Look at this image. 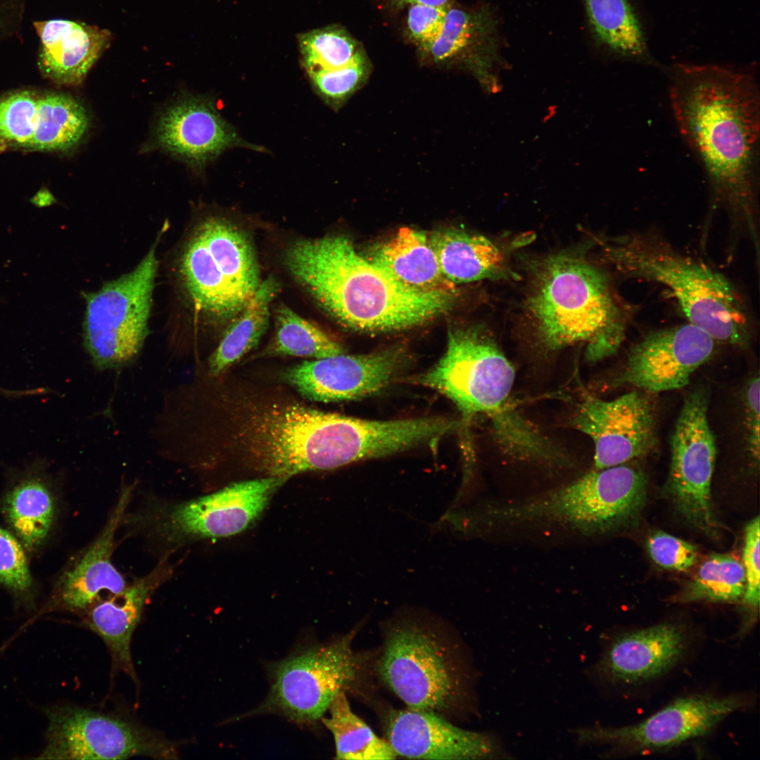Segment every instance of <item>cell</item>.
Returning a JSON list of instances; mask_svg holds the SVG:
<instances>
[{
    "label": "cell",
    "mask_w": 760,
    "mask_h": 760,
    "mask_svg": "<svg viewBox=\"0 0 760 760\" xmlns=\"http://www.w3.org/2000/svg\"><path fill=\"white\" fill-rule=\"evenodd\" d=\"M294 278L349 328L383 332L419 325L450 308L453 294L407 286L359 254L343 236L300 240L287 251Z\"/></svg>",
    "instance_id": "3"
},
{
    "label": "cell",
    "mask_w": 760,
    "mask_h": 760,
    "mask_svg": "<svg viewBox=\"0 0 760 760\" xmlns=\"http://www.w3.org/2000/svg\"><path fill=\"white\" fill-rule=\"evenodd\" d=\"M387 742L410 759H480L505 758L500 742L485 733L460 728L437 712L407 708L391 710L386 718Z\"/></svg>",
    "instance_id": "20"
},
{
    "label": "cell",
    "mask_w": 760,
    "mask_h": 760,
    "mask_svg": "<svg viewBox=\"0 0 760 760\" xmlns=\"http://www.w3.org/2000/svg\"><path fill=\"white\" fill-rule=\"evenodd\" d=\"M0 587L23 599L29 597L32 578L23 546L0 526Z\"/></svg>",
    "instance_id": "38"
},
{
    "label": "cell",
    "mask_w": 760,
    "mask_h": 760,
    "mask_svg": "<svg viewBox=\"0 0 760 760\" xmlns=\"http://www.w3.org/2000/svg\"><path fill=\"white\" fill-rule=\"evenodd\" d=\"M514 380V368L495 341L472 327L450 329L443 357L417 378L451 400L465 418L486 417L505 452L527 447L536 431L513 405Z\"/></svg>",
    "instance_id": "7"
},
{
    "label": "cell",
    "mask_w": 760,
    "mask_h": 760,
    "mask_svg": "<svg viewBox=\"0 0 760 760\" xmlns=\"http://www.w3.org/2000/svg\"><path fill=\"white\" fill-rule=\"evenodd\" d=\"M377 669L410 709L438 712L464 692L465 676L451 651L436 633L417 623L390 630Z\"/></svg>",
    "instance_id": "10"
},
{
    "label": "cell",
    "mask_w": 760,
    "mask_h": 760,
    "mask_svg": "<svg viewBox=\"0 0 760 760\" xmlns=\"http://www.w3.org/2000/svg\"><path fill=\"white\" fill-rule=\"evenodd\" d=\"M715 341L689 322L650 332L630 350L616 383L652 393L681 388L710 358Z\"/></svg>",
    "instance_id": "18"
},
{
    "label": "cell",
    "mask_w": 760,
    "mask_h": 760,
    "mask_svg": "<svg viewBox=\"0 0 760 760\" xmlns=\"http://www.w3.org/2000/svg\"><path fill=\"white\" fill-rule=\"evenodd\" d=\"M598 242L603 259L623 276L666 287L689 323L715 341L747 343L751 315L740 293L723 274L680 253L653 232H633Z\"/></svg>",
    "instance_id": "5"
},
{
    "label": "cell",
    "mask_w": 760,
    "mask_h": 760,
    "mask_svg": "<svg viewBox=\"0 0 760 760\" xmlns=\"http://www.w3.org/2000/svg\"><path fill=\"white\" fill-rule=\"evenodd\" d=\"M322 718L331 733L336 747V759L348 760L394 759L397 755L387 740L379 737L370 727L352 711L345 691L334 698Z\"/></svg>",
    "instance_id": "32"
},
{
    "label": "cell",
    "mask_w": 760,
    "mask_h": 760,
    "mask_svg": "<svg viewBox=\"0 0 760 760\" xmlns=\"http://www.w3.org/2000/svg\"><path fill=\"white\" fill-rule=\"evenodd\" d=\"M231 443L267 476L284 480L400 451L397 420L374 421L281 400H239L231 407Z\"/></svg>",
    "instance_id": "2"
},
{
    "label": "cell",
    "mask_w": 760,
    "mask_h": 760,
    "mask_svg": "<svg viewBox=\"0 0 760 760\" xmlns=\"http://www.w3.org/2000/svg\"><path fill=\"white\" fill-rule=\"evenodd\" d=\"M672 113L707 176L711 208L759 251V90L754 66L675 63Z\"/></svg>",
    "instance_id": "1"
},
{
    "label": "cell",
    "mask_w": 760,
    "mask_h": 760,
    "mask_svg": "<svg viewBox=\"0 0 760 760\" xmlns=\"http://www.w3.org/2000/svg\"><path fill=\"white\" fill-rule=\"evenodd\" d=\"M572 422L593 442L595 469L625 464L647 454L655 445L653 406L638 391L611 400L585 393Z\"/></svg>",
    "instance_id": "15"
},
{
    "label": "cell",
    "mask_w": 760,
    "mask_h": 760,
    "mask_svg": "<svg viewBox=\"0 0 760 760\" xmlns=\"http://www.w3.org/2000/svg\"><path fill=\"white\" fill-rule=\"evenodd\" d=\"M34 26L41 41L40 69L60 84L80 83L110 40L106 30L68 20L36 22Z\"/></svg>",
    "instance_id": "24"
},
{
    "label": "cell",
    "mask_w": 760,
    "mask_h": 760,
    "mask_svg": "<svg viewBox=\"0 0 760 760\" xmlns=\"http://www.w3.org/2000/svg\"><path fill=\"white\" fill-rule=\"evenodd\" d=\"M279 286L272 277L260 283L254 296L234 317L218 346L209 358L208 369L217 376L251 350L265 332L269 322L270 303Z\"/></svg>",
    "instance_id": "30"
},
{
    "label": "cell",
    "mask_w": 760,
    "mask_h": 760,
    "mask_svg": "<svg viewBox=\"0 0 760 760\" xmlns=\"http://www.w3.org/2000/svg\"><path fill=\"white\" fill-rule=\"evenodd\" d=\"M448 8L414 4L410 6L407 29L410 37L422 51L430 46L441 35Z\"/></svg>",
    "instance_id": "41"
},
{
    "label": "cell",
    "mask_w": 760,
    "mask_h": 760,
    "mask_svg": "<svg viewBox=\"0 0 760 760\" xmlns=\"http://www.w3.org/2000/svg\"><path fill=\"white\" fill-rule=\"evenodd\" d=\"M284 481L272 476L243 481L175 505L163 514L158 531L175 542L239 533L262 512Z\"/></svg>",
    "instance_id": "16"
},
{
    "label": "cell",
    "mask_w": 760,
    "mask_h": 760,
    "mask_svg": "<svg viewBox=\"0 0 760 760\" xmlns=\"http://www.w3.org/2000/svg\"><path fill=\"white\" fill-rule=\"evenodd\" d=\"M133 488L122 490L118 502L97 538L61 576L56 588L60 604L80 611L91 605L99 594L122 592L126 581L112 562L115 536L131 500Z\"/></svg>",
    "instance_id": "22"
},
{
    "label": "cell",
    "mask_w": 760,
    "mask_h": 760,
    "mask_svg": "<svg viewBox=\"0 0 760 760\" xmlns=\"http://www.w3.org/2000/svg\"><path fill=\"white\" fill-rule=\"evenodd\" d=\"M749 704L748 697L743 695H691L635 724L581 728L575 730V735L581 744L607 747V754L653 752L703 737L727 716Z\"/></svg>",
    "instance_id": "11"
},
{
    "label": "cell",
    "mask_w": 760,
    "mask_h": 760,
    "mask_svg": "<svg viewBox=\"0 0 760 760\" xmlns=\"http://www.w3.org/2000/svg\"><path fill=\"white\" fill-rule=\"evenodd\" d=\"M39 96L18 91L0 98V151L29 149Z\"/></svg>",
    "instance_id": "36"
},
{
    "label": "cell",
    "mask_w": 760,
    "mask_h": 760,
    "mask_svg": "<svg viewBox=\"0 0 760 760\" xmlns=\"http://www.w3.org/2000/svg\"><path fill=\"white\" fill-rule=\"evenodd\" d=\"M428 238L443 274L454 284L513 276L502 251L482 235L449 229Z\"/></svg>",
    "instance_id": "26"
},
{
    "label": "cell",
    "mask_w": 760,
    "mask_h": 760,
    "mask_svg": "<svg viewBox=\"0 0 760 760\" xmlns=\"http://www.w3.org/2000/svg\"><path fill=\"white\" fill-rule=\"evenodd\" d=\"M591 34L613 55L657 65L652 56L640 18L628 0H583Z\"/></svg>",
    "instance_id": "28"
},
{
    "label": "cell",
    "mask_w": 760,
    "mask_h": 760,
    "mask_svg": "<svg viewBox=\"0 0 760 760\" xmlns=\"http://www.w3.org/2000/svg\"><path fill=\"white\" fill-rule=\"evenodd\" d=\"M367 69L366 57L360 49L348 64L335 69L317 70L308 75L319 96L325 101L337 105L356 89L365 78Z\"/></svg>",
    "instance_id": "37"
},
{
    "label": "cell",
    "mask_w": 760,
    "mask_h": 760,
    "mask_svg": "<svg viewBox=\"0 0 760 760\" xmlns=\"http://www.w3.org/2000/svg\"><path fill=\"white\" fill-rule=\"evenodd\" d=\"M89 127L84 107L61 94L39 96L30 150L65 151L76 146Z\"/></svg>",
    "instance_id": "31"
},
{
    "label": "cell",
    "mask_w": 760,
    "mask_h": 760,
    "mask_svg": "<svg viewBox=\"0 0 760 760\" xmlns=\"http://www.w3.org/2000/svg\"><path fill=\"white\" fill-rule=\"evenodd\" d=\"M353 633L327 645L289 657L274 669V682L264 709L309 723L319 719L334 698L349 688L360 669L352 649Z\"/></svg>",
    "instance_id": "12"
},
{
    "label": "cell",
    "mask_w": 760,
    "mask_h": 760,
    "mask_svg": "<svg viewBox=\"0 0 760 760\" xmlns=\"http://www.w3.org/2000/svg\"><path fill=\"white\" fill-rule=\"evenodd\" d=\"M400 346L367 355L344 353L289 367L284 380L304 398L318 402L359 399L386 386L409 365Z\"/></svg>",
    "instance_id": "17"
},
{
    "label": "cell",
    "mask_w": 760,
    "mask_h": 760,
    "mask_svg": "<svg viewBox=\"0 0 760 760\" xmlns=\"http://www.w3.org/2000/svg\"><path fill=\"white\" fill-rule=\"evenodd\" d=\"M500 45L498 21L489 6L465 9L451 5L441 35L423 51L435 62L461 58L486 69L498 61Z\"/></svg>",
    "instance_id": "25"
},
{
    "label": "cell",
    "mask_w": 760,
    "mask_h": 760,
    "mask_svg": "<svg viewBox=\"0 0 760 760\" xmlns=\"http://www.w3.org/2000/svg\"><path fill=\"white\" fill-rule=\"evenodd\" d=\"M691 639L690 631L670 622L618 634L607 642L591 673L613 685L647 683L676 667Z\"/></svg>",
    "instance_id": "19"
},
{
    "label": "cell",
    "mask_w": 760,
    "mask_h": 760,
    "mask_svg": "<svg viewBox=\"0 0 760 760\" xmlns=\"http://www.w3.org/2000/svg\"><path fill=\"white\" fill-rule=\"evenodd\" d=\"M46 715L47 745L42 754L45 759L178 758L174 742L119 717L72 706L51 708Z\"/></svg>",
    "instance_id": "13"
},
{
    "label": "cell",
    "mask_w": 760,
    "mask_h": 760,
    "mask_svg": "<svg viewBox=\"0 0 760 760\" xmlns=\"http://www.w3.org/2000/svg\"><path fill=\"white\" fill-rule=\"evenodd\" d=\"M157 137L165 150L196 166L232 148L264 150L243 139L211 101L198 97L168 108L159 120Z\"/></svg>",
    "instance_id": "21"
},
{
    "label": "cell",
    "mask_w": 760,
    "mask_h": 760,
    "mask_svg": "<svg viewBox=\"0 0 760 760\" xmlns=\"http://www.w3.org/2000/svg\"><path fill=\"white\" fill-rule=\"evenodd\" d=\"M298 42L302 62L308 74L342 67L350 62L360 49L346 30L336 26L302 34Z\"/></svg>",
    "instance_id": "35"
},
{
    "label": "cell",
    "mask_w": 760,
    "mask_h": 760,
    "mask_svg": "<svg viewBox=\"0 0 760 760\" xmlns=\"http://www.w3.org/2000/svg\"><path fill=\"white\" fill-rule=\"evenodd\" d=\"M180 273L196 307L210 318H234L260 284L257 260L246 235L218 217L201 222L181 257Z\"/></svg>",
    "instance_id": "8"
},
{
    "label": "cell",
    "mask_w": 760,
    "mask_h": 760,
    "mask_svg": "<svg viewBox=\"0 0 760 760\" xmlns=\"http://www.w3.org/2000/svg\"><path fill=\"white\" fill-rule=\"evenodd\" d=\"M167 559L147 575L134 581L120 593L95 604L89 612L85 625L96 633L108 647L113 665L137 680L131 656V640L141 620L144 606L171 575Z\"/></svg>",
    "instance_id": "23"
},
{
    "label": "cell",
    "mask_w": 760,
    "mask_h": 760,
    "mask_svg": "<svg viewBox=\"0 0 760 760\" xmlns=\"http://www.w3.org/2000/svg\"><path fill=\"white\" fill-rule=\"evenodd\" d=\"M160 234L130 272L85 295L84 343L94 365L115 369L132 360L148 334Z\"/></svg>",
    "instance_id": "9"
},
{
    "label": "cell",
    "mask_w": 760,
    "mask_h": 760,
    "mask_svg": "<svg viewBox=\"0 0 760 760\" xmlns=\"http://www.w3.org/2000/svg\"><path fill=\"white\" fill-rule=\"evenodd\" d=\"M4 517L23 547L37 549L48 536L55 515L54 498L44 481L27 476L11 489L2 503Z\"/></svg>",
    "instance_id": "29"
},
{
    "label": "cell",
    "mask_w": 760,
    "mask_h": 760,
    "mask_svg": "<svg viewBox=\"0 0 760 760\" xmlns=\"http://www.w3.org/2000/svg\"><path fill=\"white\" fill-rule=\"evenodd\" d=\"M746 586L742 564L728 554H712L676 597V602H733L742 599Z\"/></svg>",
    "instance_id": "34"
},
{
    "label": "cell",
    "mask_w": 760,
    "mask_h": 760,
    "mask_svg": "<svg viewBox=\"0 0 760 760\" xmlns=\"http://www.w3.org/2000/svg\"><path fill=\"white\" fill-rule=\"evenodd\" d=\"M535 334L547 350L585 346L588 361L614 355L625 338L627 315L607 275L570 254L550 256L536 267L525 303Z\"/></svg>",
    "instance_id": "4"
},
{
    "label": "cell",
    "mask_w": 760,
    "mask_h": 760,
    "mask_svg": "<svg viewBox=\"0 0 760 760\" xmlns=\"http://www.w3.org/2000/svg\"><path fill=\"white\" fill-rule=\"evenodd\" d=\"M647 547L652 560L666 569L685 571L697 561V551L693 545L665 532L650 535Z\"/></svg>",
    "instance_id": "39"
},
{
    "label": "cell",
    "mask_w": 760,
    "mask_h": 760,
    "mask_svg": "<svg viewBox=\"0 0 760 760\" xmlns=\"http://www.w3.org/2000/svg\"><path fill=\"white\" fill-rule=\"evenodd\" d=\"M0 393H4V394H5L6 395H11V396L12 395H23L26 394V391H17L6 390L4 388H0Z\"/></svg>",
    "instance_id": "44"
},
{
    "label": "cell",
    "mask_w": 760,
    "mask_h": 760,
    "mask_svg": "<svg viewBox=\"0 0 760 760\" xmlns=\"http://www.w3.org/2000/svg\"><path fill=\"white\" fill-rule=\"evenodd\" d=\"M344 353L343 346L320 327L280 305L276 312L275 334L262 355L316 360Z\"/></svg>",
    "instance_id": "33"
},
{
    "label": "cell",
    "mask_w": 760,
    "mask_h": 760,
    "mask_svg": "<svg viewBox=\"0 0 760 760\" xmlns=\"http://www.w3.org/2000/svg\"><path fill=\"white\" fill-rule=\"evenodd\" d=\"M399 6L405 5L423 4L443 8H448L452 5L453 0H393Z\"/></svg>",
    "instance_id": "43"
},
{
    "label": "cell",
    "mask_w": 760,
    "mask_h": 760,
    "mask_svg": "<svg viewBox=\"0 0 760 760\" xmlns=\"http://www.w3.org/2000/svg\"><path fill=\"white\" fill-rule=\"evenodd\" d=\"M759 391L760 381L759 376L753 378L746 390L745 400L749 417V450L757 461L759 457Z\"/></svg>",
    "instance_id": "42"
},
{
    "label": "cell",
    "mask_w": 760,
    "mask_h": 760,
    "mask_svg": "<svg viewBox=\"0 0 760 760\" xmlns=\"http://www.w3.org/2000/svg\"><path fill=\"white\" fill-rule=\"evenodd\" d=\"M760 523L759 517L751 520L745 531L743 567L746 586L742 597L743 604L750 610L759 609L760 597Z\"/></svg>",
    "instance_id": "40"
},
{
    "label": "cell",
    "mask_w": 760,
    "mask_h": 760,
    "mask_svg": "<svg viewBox=\"0 0 760 760\" xmlns=\"http://www.w3.org/2000/svg\"><path fill=\"white\" fill-rule=\"evenodd\" d=\"M369 260L411 287L455 293V284L443 274L428 236L422 231L400 228L374 249Z\"/></svg>",
    "instance_id": "27"
},
{
    "label": "cell",
    "mask_w": 760,
    "mask_h": 760,
    "mask_svg": "<svg viewBox=\"0 0 760 760\" xmlns=\"http://www.w3.org/2000/svg\"><path fill=\"white\" fill-rule=\"evenodd\" d=\"M646 493L644 473L622 464L594 469L536 495L489 503L476 519L488 527L556 526L592 536L634 521Z\"/></svg>",
    "instance_id": "6"
},
{
    "label": "cell",
    "mask_w": 760,
    "mask_h": 760,
    "mask_svg": "<svg viewBox=\"0 0 760 760\" xmlns=\"http://www.w3.org/2000/svg\"><path fill=\"white\" fill-rule=\"evenodd\" d=\"M709 398L697 388L685 398L671 439V464L666 491L684 519L707 535L718 522L711 499L716 442L708 420Z\"/></svg>",
    "instance_id": "14"
}]
</instances>
